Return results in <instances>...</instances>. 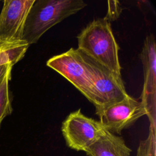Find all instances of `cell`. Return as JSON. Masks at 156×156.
<instances>
[{
	"instance_id": "obj_1",
	"label": "cell",
	"mask_w": 156,
	"mask_h": 156,
	"mask_svg": "<svg viewBox=\"0 0 156 156\" xmlns=\"http://www.w3.org/2000/svg\"><path fill=\"white\" fill-rule=\"evenodd\" d=\"M77 40L80 51L121 76L119 47L108 20L105 18L93 20L81 31Z\"/></svg>"
},
{
	"instance_id": "obj_2",
	"label": "cell",
	"mask_w": 156,
	"mask_h": 156,
	"mask_svg": "<svg viewBox=\"0 0 156 156\" xmlns=\"http://www.w3.org/2000/svg\"><path fill=\"white\" fill-rule=\"evenodd\" d=\"M82 0H35L27 16L22 40L36 43L51 27L83 9Z\"/></svg>"
},
{
	"instance_id": "obj_3",
	"label": "cell",
	"mask_w": 156,
	"mask_h": 156,
	"mask_svg": "<svg viewBox=\"0 0 156 156\" xmlns=\"http://www.w3.org/2000/svg\"><path fill=\"white\" fill-rule=\"evenodd\" d=\"M81 53L90 74L92 104L96 110L121 101L129 96L121 76H117L104 65Z\"/></svg>"
},
{
	"instance_id": "obj_4",
	"label": "cell",
	"mask_w": 156,
	"mask_h": 156,
	"mask_svg": "<svg viewBox=\"0 0 156 156\" xmlns=\"http://www.w3.org/2000/svg\"><path fill=\"white\" fill-rule=\"evenodd\" d=\"M46 65L71 83L90 102L93 103V88L90 74L81 52L68 51L49 58Z\"/></svg>"
},
{
	"instance_id": "obj_5",
	"label": "cell",
	"mask_w": 156,
	"mask_h": 156,
	"mask_svg": "<svg viewBox=\"0 0 156 156\" xmlns=\"http://www.w3.org/2000/svg\"><path fill=\"white\" fill-rule=\"evenodd\" d=\"M107 130L99 121L85 116L79 109L62 122V132L66 145L77 151H86Z\"/></svg>"
},
{
	"instance_id": "obj_6",
	"label": "cell",
	"mask_w": 156,
	"mask_h": 156,
	"mask_svg": "<svg viewBox=\"0 0 156 156\" xmlns=\"http://www.w3.org/2000/svg\"><path fill=\"white\" fill-rule=\"evenodd\" d=\"M96 114L105 130L113 134H120L123 129L147 115V112L141 101L129 95L121 101L96 110Z\"/></svg>"
},
{
	"instance_id": "obj_7",
	"label": "cell",
	"mask_w": 156,
	"mask_h": 156,
	"mask_svg": "<svg viewBox=\"0 0 156 156\" xmlns=\"http://www.w3.org/2000/svg\"><path fill=\"white\" fill-rule=\"evenodd\" d=\"M140 56L144 71L141 102L146 110L150 125L156 127V44L152 34L146 37Z\"/></svg>"
},
{
	"instance_id": "obj_8",
	"label": "cell",
	"mask_w": 156,
	"mask_h": 156,
	"mask_svg": "<svg viewBox=\"0 0 156 156\" xmlns=\"http://www.w3.org/2000/svg\"><path fill=\"white\" fill-rule=\"evenodd\" d=\"M35 0H5L0 13V40L23 41L24 24Z\"/></svg>"
},
{
	"instance_id": "obj_9",
	"label": "cell",
	"mask_w": 156,
	"mask_h": 156,
	"mask_svg": "<svg viewBox=\"0 0 156 156\" xmlns=\"http://www.w3.org/2000/svg\"><path fill=\"white\" fill-rule=\"evenodd\" d=\"M131 152L122 137L107 130L85 151L87 156H130Z\"/></svg>"
},
{
	"instance_id": "obj_10",
	"label": "cell",
	"mask_w": 156,
	"mask_h": 156,
	"mask_svg": "<svg viewBox=\"0 0 156 156\" xmlns=\"http://www.w3.org/2000/svg\"><path fill=\"white\" fill-rule=\"evenodd\" d=\"M29 46L24 41L5 42L0 40V66L7 64L13 66L23 58Z\"/></svg>"
},
{
	"instance_id": "obj_11",
	"label": "cell",
	"mask_w": 156,
	"mask_h": 156,
	"mask_svg": "<svg viewBox=\"0 0 156 156\" xmlns=\"http://www.w3.org/2000/svg\"><path fill=\"white\" fill-rule=\"evenodd\" d=\"M11 73L7 74L0 83V127L4 119L10 115L13 111L12 96L9 89Z\"/></svg>"
},
{
	"instance_id": "obj_12",
	"label": "cell",
	"mask_w": 156,
	"mask_h": 156,
	"mask_svg": "<svg viewBox=\"0 0 156 156\" xmlns=\"http://www.w3.org/2000/svg\"><path fill=\"white\" fill-rule=\"evenodd\" d=\"M136 156H156V127L150 125L148 136L140 142Z\"/></svg>"
},
{
	"instance_id": "obj_13",
	"label": "cell",
	"mask_w": 156,
	"mask_h": 156,
	"mask_svg": "<svg viewBox=\"0 0 156 156\" xmlns=\"http://www.w3.org/2000/svg\"><path fill=\"white\" fill-rule=\"evenodd\" d=\"M13 65H4L0 66V83L4 78V77L10 73H12Z\"/></svg>"
}]
</instances>
